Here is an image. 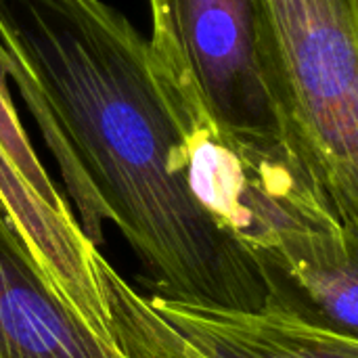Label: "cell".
<instances>
[{"label":"cell","instance_id":"cell-1","mask_svg":"<svg viewBox=\"0 0 358 358\" xmlns=\"http://www.w3.org/2000/svg\"><path fill=\"white\" fill-rule=\"evenodd\" d=\"M0 67L96 248L109 220L162 296L237 310L283 300L271 271L193 201L149 42L120 10L103 0H0Z\"/></svg>","mask_w":358,"mask_h":358},{"label":"cell","instance_id":"cell-2","mask_svg":"<svg viewBox=\"0 0 358 358\" xmlns=\"http://www.w3.org/2000/svg\"><path fill=\"white\" fill-rule=\"evenodd\" d=\"M294 159L358 235V0H258Z\"/></svg>","mask_w":358,"mask_h":358},{"label":"cell","instance_id":"cell-3","mask_svg":"<svg viewBox=\"0 0 358 358\" xmlns=\"http://www.w3.org/2000/svg\"><path fill=\"white\" fill-rule=\"evenodd\" d=\"M147 6L151 55L191 82L218 130L245 155L298 164L283 138L258 0H147Z\"/></svg>","mask_w":358,"mask_h":358},{"label":"cell","instance_id":"cell-4","mask_svg":"<svg viewBox=\"0 0 358 358\" xmlns=\"http://www.w3.org/2000/svg\"><path fill=\"white\" fill-rule=\"evenodd\" d=\"M113 336L126 358H358V338L283 302L222 308L153 294L107 271Z\"/></svg>","mask_w":358,"mask_h":358},{"label":"cell","instance_id":"cell-5","mask_svg":"<svg viewBox=\"0 0 358 358\" xmlns=\"http://www.w3.org/2000/svg\"><path fill=\"white\" fill-rule=\"evenodd\" d=\"M0 201L42 273L71 313L109 348L113 336L107 271L109 262L82 233L73 214L52 210L23 178L0 145Z\"/></svg>","mask_w":358,"mask_h":358},{"label":"cell","instance_id":"cell-6","mask_svg":"<svg viewBox=\"0 0 358 358\" xmlns=\"http://www.w3.org/2000/svg\"><path fill=\"white\" fill-rule=\"evenodd\" d=\"M0 358H126L71 313L34 260L2 201Z\"/></svg>","mask_w":358,"mask_h":358},{"label":"cell","instance_id":"cell-7","mask_svg":"<svg viewBox=\"0 0 358 358\" xmlns=\"http://www.w3.org/2000/svg\"><path fill=\"white\" fill-rule=\"evenodd\" d=\"M0 145L17 166V170L23 174V178L29 182V187L59 214H73L71 206L63 199V195L57 191L55 182L50 180L48 172L40 164L38 155L34 153V147L17 117V109L10 101V90L6 86V73L0 67Z\"/></svg>","mask_w":358,"mask_h":358}]
</instances>
